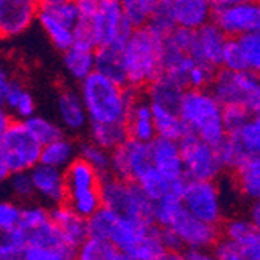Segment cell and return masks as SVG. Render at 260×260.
<instances>
[{
    "instance_id": "1",
    "label": "cell",
    "mask_w": 260,
    "mask_h": 260,
    "mask_svg": "<svg viewBox=\"0 0 260 260\" xmlns=\"http://www.w3.org/2000/svg\"><path fill=\"white\" fill-rule=\"evenodd\" d=\"M78 93L89 123H125L128 111L140 92L93 72L78 84Z\"/></svg>"
},
{
    "instance_id": "2",
    "label": "cell",
    "mask_w": 260,
    "mask_h": 260,
    "mask_svg": "<svg viewBox=\"0 0 260 260\" xmlns=\"http://www.w3.org/2000/svg\"><path fill=\"white\" fill-rule=\"evenodd\" d=\"M164 39L150 27L133 30L123 45L126 86L140 92L162 74Z\"/></svg>"
},
{
    "instance_id": "3",
    "label": "cell",
    "mask_w": 260,
    "mask_h": 260,
    "mask_svg": "<svg viewBox=\"0 0 260 260\" xmlns=\"http://www.w3.org/2000/svg\"><path fill=\"white\" fill-rule=\"evenodd\" d=\"M221 109V105L214 99L209 89H185L178 114L188 134H193L206 144L217 147L226 137Z\"/></svg>"
},
{
    "instance_id": "4",
    "label": "cell",
    "mask_w": 260,
    "mask_h": 260,
    "mask_svg": "<svg viewBox=\"0 0 260 260\" xmlns=\"http://www.w3.org/2000/svg\"><path fill=\"white\" fill-rule=\"evenodd\" d=\"M80 17L86 19L95 49L123 47L133 28L123 17L119 0H77Z\"/></svg>"
},
{
    "instance_id": "5",
    "label": "cell",
    "mask_w": 260,
    "mask_h": 260,
    "mask_svg": "<svg viewBox=\"0 0 260 260\" xmlns=\"http://www.w3.org/2000/svg\"><path fill=\"white\" fill-rule=\"evenodd\" d=\"M100 195L102 206L115 215L140 224H154V203L134 182L106 176L100 184Z\"/></svg>"
},
{
    "instance_id": "6",
    "label": "cell",
    "mask_w": 260,
    "mask_h": 260,
    "mask_svg": "<svg viewBox=\"0 0 260 260\" xmlns=\"http://www.w3.org/2000/svg\"><path fill=\"white\" fill-rule=\"evenodd\" d=\"M209 92L223 106H242L251 117L260 115V77L249 72H229L220 69L209 86Z\"/></svg>"
},
{
    "instance_id": "7",
    "label": "cell",
    "mask_w": 260,
    "mask_h": 260,
    "mask_svg": "<svg viewBox=\"0 0 260 260\" xmlns=\"http://www.w3.org/2000/svg\"><path fill=\"white\" fill-rule=\"evenodd\" d=\"M212 20L228 39L260 31V2L215 0L210 2Z\"/></svg>"
},
{
    "instance_id": "8",
    "label": "cell",
    "mask_w": 260,
    "mask_h": 260,
    "mask_svg": "<svg viewBox=\"0 0 260 260\" xmlns=\"http://www.w3.org/2000/svg\"><path fill=\"white\" fill-rule=\"evenodd\" d=\"M42 147L23 125L13 120L0 137V157L10 173L31 172L41 162Z\"/></svg>"
},
{
    "instance_id": "9",
    "label": "cell",
    "mask_w": 260,
    "mask_h": 260,
    "mask_svg": "<svg viewBox=\"0 0 260 260\" xmlns=\"http://www.w3.org/2000/svg\"><path fill=\"white\" fill-rule=\"evenodd\" d=\"M181 160L184 178L187 181H217L224 172L217 156L215 147H212L193 134H185L179 140Z\"/></svg>"
},
{
    "instance_id": "10",
    "label": "cell",
    "mask_w": 260,
    "mask_h": 260,
    "mask_svg": "<svg viewBox=\"0 0 260 260\" xmlns=\"http://www.w3.org/2000/svg\"><path fill=\"white\" fill-rule=\"evenodd\" d=\"M184 209L210 226H220L224 217L221 190L214 181H185L181 195Z\"/></svg>"
},
{
    "instance_id": "11",
    "label": "cell",
    "mask_w": 260,
    "mask_h": 260,
    "mask_svg": "<svg viewBox=\"0 0 260 260\" xmlns=\"http://www.w3.org/2000/svg\"><path fill=\"white\" fill-rule=\"evenodd\" d=\"M148 167H151L148 144L128 139L120 147L111 151L109 176L136 182V179Z\"/></svg>"
},
{
    "instance_id": "12",
    "label": "cell",
    "mask_w": 260,
    "mask_h": 260,
    "mask_svg": "<svg viewBox=\"0 0 260 260\" xmlns=\"http://www.w3.org/2000/svg\"><path fill=\"white\" fill-rule=\"evenodd\" d=\"M182 243L184 249H212L220 239V228L210 226L192 217L182 207L169 228Z\"/></svg>"
},
{
    "instance_id": "13",
    "label": "cell",
    "mask_w": 260,
    "mask_h": 260,
    "mask_svg": "<svg viewBox=\"0 0 260 260\" xmlns=\"http://www.w3.org/2000/svg\"><path fill=\"white\" fill-rule=\"evenodd\" d=\"M38 17L36 0H0V39L25 35Z\"/></svg>"
},
{
    "instance_id": "14",
    "label": "cell",
    "mask_w": 260,
    "mask_h": 260,
    "mask_svg": "<svg viewBox=\"0 0 260 260\" xmlns=\"http://www.w3.org/2000/svg\"><path fill=\"white\" fill-rule=\"evenodd\" d=\"M35 200L47 207H55L66 203L67 198V184L64 172L47 167V165H36L30 172Z\"/></svg>"
},
{
    "instance_id": "15",
    "label": "cell",
    "mask_w": 260,
    "mask_h": 260,
    "mask_svg": "<svg viewBox=\"0 0 260 260\" xmlns=\"http://www.w3.org/2000/svg\"><path fill=\"white\" fill-rule=\"evenodd\" d=\"M56 115L58 123L64 133L78 134L87 129L89 119L84 109L83 100L78 93V89L64 87L56 95Z\"/></svg>"
},
{
    "instance_id": "16",
    "label": "cell",
    "mask_w": 260,
    "mask_h": 260,
    "mask_svg": "<svg viewBox=\"0 0 260 260\" xmlns=\"http://www.w3.org/2000/svg\"><path fill=\"white\" fill-rule=\"evenodd\" d=\"M226 41L228 38L224 36V33L214 22H209L195 31V41L190 56L195 62L209 66L217 70V67H220L221 64V55Z\"/></svg>"
},
{
    "instance_id": "17",
    "label": "cell",
    "mask_w": 260,
    "mask_h": 260,
    "mask_svg": "<svg viewBox=\"0 0 260 260\" xmlns=\"http://www.w3.org/2000/svg\"><path fill=\"white\" fill-rule=\"evenodd\" d=\"M150 145L151 167L170 181L185 179L181 160L179 142L156 137Z\"/></svg>"
},
{
    "instance_id": "18",
    "label": "cell",
    "mask_w": 260,
    "mask_h": 260,
    "mask_svg": "<svg viewBox=\"0 0 260 260\" xmlns=\"http://www.w3.org/2000/svg\"><path fill=\"white\" fill-rule=\"evenodd\" d=\"M126 133L128 139L142 142V144H151L156 139L154 122H153V109L144 95L136 97L133 102L128 115H126Z\"/></svg>"
},
{
    "instance_id": "19",
    "label": "cell",
    "mask_w": 260,
    "mask_h": 260,
    "mask_svg": "<svg viewBox=\"0 0 260 260\" xmlns=\"http://www.w3.org/2000/svg\"><path fill=\"white\" fill-rule=\"evenodd\" d=\"M170 5L176 28L197 31L212 20L210 2L207 0H170Z\"/></svg>"
},
{
    "instance_id": "20",
    "label": "cell",
    "mask_w": 260,
    "mask_h": 260,
    "mask_svg": "<svg viewBox=\"0 0 260 260\" xmlns=\"http://www.w3.org/2000/svg\"><path fill=\"white\" fill-rule=\"evenodd\" d=\"M50 221L74 249H77L89 237L87 220L77 215L72 209L67 207L66 203L50 207Z\"/></svg>"
},
{
    "instance_id": "21",
    "label": "cell",
    "mask_w": 260,
    "mask_h": 260,
    "mask_svg": "<svg viewBox=\"0 0 260 260\" xmlns=\"http://www.w3.org/2000/svg\"><path fill=\"white\" fill-rule=\"evenodd\" d=\"M187 179H178V181H170L167 178H164L159 172H156L153 167H148L144 173H142L136 179V185L145 193V197L157 203L167 197H176L181 200L184 185Z\"/></svg>"
},
{
    "instance_id": "22",
    "label": "cell",
    "mask_w": 260,
    "mask_h": 260,
    "mask_svg": "<svg viewBox=\"0 0 260 260\" xmlns=\"http://www.w3.org/2000/svg\"><path fill=\"white\" fill-rule=\"evenodd\" d=\"M2 105L11 119L17 122H25L36 114V100L31 90L17 77H14Z\"/></svg>"
},
{
    "instance_id": "23",
    "label": "cell",
    "mask_w": 260,
    "mask_h": 260,
    "mask_svg": "<svg viewBox=\"0 0 260 260\" xmlns=\"http://www.w3.org/2000/svg\"><path fill=\"white\" fill-rule=\"evenodd\" d=\"M62 69L70 80L80 84L95 72V50L74 44L62 53Z\"/></svg>"
},
{
    "instance_id": "24",
    "label": "cell",
    "mask_w": 260,
    "mask_h": 260,
    "mask_svg": "<svg viewBox=\"0 0 260 260\" xmlns=\"http://www.w3.org/2000/svg\"><path fill=\"white\" fill-rule=\"evenodd\" d=\"M232 172L240 195L251 203L260 201V157L246 156Z\"/></svg>"
},
{
    "instance_id": "25",
    "label": "cell",
    "mask_w": 260,
    "mask_h": 260,
    "mask_svg": "<svg viewBox=\"0 0 260 260\" xmlns=\"http://www.w3.org/2000/svg\"><path fill=\"white\" fill-rule=\"evenodd\" d=\"M184 90L185 89L181 87L178 83L160 74L150 86H147L144 97L151 106L178 111Z\"/></svg>"
},
{
    "instance_id": "26",
    "label": "cell",
    "mask_w": 260,
    "mask_h": 260,
    "mask_svg": "<svg viewBox=\"0 0 260 260\" xmlns=\"http://www.w3.org/2000/svg\"><path fill=\"white\" fill-rule=\"evenodd\" d=\"M36 23L41 27L45 38L49 39V42L55 47L58 52L64 53L66 50H69L70 47L75 44L74 27H70V25H67V23L55 19L49 13L39 10V7H38Z\"/></svg>"
},
{
    "instance_id": "27",
    "label": "cell",
    "mask_w": 260,
    "mask_h": 260,
    "mask_svg": "<svg viewBox=\"0 0 260 260\" xmlns=\"http://www.w3.org/2000/svg\"><path fill=\"white\" fill-rule=\"evenodd\" d=\"M77 148H78V144H75L69 136H62L61 139L53 140L50 144L42 147L39 164L64 172L69 165L78 157Z\"/></svg>"
},
{
    "instance_id": "28",
    "label": "cell",
    "mask_w": 260,
    "mask_h": 260,
    "mask_svg": "<svg viewBox=\"0 0 260 260\" xmlns=\"http://www.w3.org/2000/svg\"><path fill=\"white\" fill-rule=\"evenodd\" d=\"M95 72L115 83L126 86L123 47L108 45L95 49Z\"/></svg>"
},
{
    "instance_id": "29",
    "label": "cell",
    "mask_w": 260,
    "mask_h": 260,
    "mask_svg": "<svg viewBox=\"0 0 260 260\" xmlns=\"http://www.w3.org/2000/svg\"><path fill=\"white\" fill-rule=\"evenodd\" d=\"M86 133L87 140L109 153L128 140L125 123H89Z\"/></svg>"
},
{
    "instance_id": "30",
    "label": "cell",
    "mask_w": 260,
    "mask_h": 260,
    "mask_svg": "<svg viewBox=\"0 0 260 260\" xmlns=\"http://www.w3.org/2000/svg\"><path fill=\"white\" fill-rule=\"evenodd\" d=\"M64 178L67 184V192L86 190V188H99L103 179L89 164H86L80 157H77L64 170Z\"/></svg>"
},
{
    "instance_id": "31",
    "label": "cell",
    "mask_w": 260,
    "mask_h": 260,
    "mask_svg": "<svg viewBox=\"0 0 260 260\" xmlns=\"http://www.w3.org/2000/svg\"><path fill=\"white\" fill-rule=\"evenodd\" d=\"M151 109H153L156 137L179 142L187 134V129L179 119L178 111H170V109L157 108V106H151Z\"/></svg>"
},
{
    "instance_id": "32",
    "label": "cell",
    "mask_w": 260,
    "mask_h": 260,
    "mask_svg": "<svg viewBox=\"0 0 260 260\" xmlns=\"http://www.w3.org/2000/svg\"><path fill=\"white\" fill-rule=\"evenodd\" d=\"M74 260H128L125 254L111 242L89 237L77 248Z\"/></svg>"
},
{
    "instance_id": "33",
    "label": "cell",
    "mask_w": 260,
    "mask_h": 260,
    "mask_svg": "<svg viewBox=\"0 0 260 260\" xmlns=\"http://www.w3.org/2000/svg\"><path fill=\"white\" fill-rule=\"evenodd\" d=\"M165 254H167V249L160 242L159 228L153 224L125 257L128 260H162Z\"/></svg>"
},
{
    "instance_id": "34",
    "label": "cell",
    "mask_w": 260,
    "mask_h": 260,
    "mask_svg": "<svg viewBox=\"0 0 260 260\" xmlns=\"http://www.w3.org/2000/svg\"><path fill=\"white\" fill-rule=\"evenodd\" d=\"M66 204H67V207L72 209L77 215H80L84 220H89L103 207L100 187L99 188H86V190L67 192Z\"/></svg>"
},
{
    "instance_id": "35",
    "label": "cell",
    "mask_w": 260,
    "mask_h": 260,
    "mask_svg": "<svg viewBox=\"0 0 260 260\" xmlns=\"http://www.w3.org/2000/svg\"><path fill=\"white\" fill-rule=\"evenodd\" d=\"M23 125L27 126V129L31 133V136L39 142L41 147L66 136L64 129L59 126V123L56 120H52V119H49V117L41 115L38 112L23 122Z\"/></svg>"
},
{
    "instance_id": "36",
    "label": "cell",
    "mask_w": 260,
    "mask_h": 260,
    "mask_svg": "<svg viewBox=\"0 0 260 260\" xmlns=\"http://www.w3.org/2000/svg\"><path fill=\"white\" fill-rule=\"evenodd\" d=\"M157 0H122L120 7L125 20L133 30H139L148 25L153 16Z\"/></svg>"
},
{
    "instance_id": "37",
    "label": "cell",
    "mask_w": 260,
    "mask_h": 260,
    "mask_svg": "<svg viewBox=\"0 0 260 260\" xmlns=\"http://www.w3.org/2000/svg\"><path fill=\"white\" fill-rule=\"evenodd\" d=\"M223 234V239L234 242L239 245L242 249L248 246L252 240L258 237V232L252 228L249 220L246 217H232L226 221H223V228L220 231Z\"/></svg>"
},
{
    "instance_id": "38",
    "label": "cell",
    "mask_w": 260,
    "mask_h": 260,
    "mask_svg": "<svg viewBox=\"0 0 260 260\" xmlns=\"http://www.w3.org/2000/svg\"><path fill=\"white\" fill-rule=\"evenodd\" d=\"M4 193L10 197L11 201L17 203L19 206L28 204L35 200V190L30 172H20V173H11L10 178L5 182Z\"/></svg>"
},
{
    "instance_id": "39",
    "label": "cell",
    "mask_w": 260,
    "mask_h": 260,
    "mask_svg": "<svg viewBox=\"0 0 260 260\" xmlns=\"http://www.w3.org/2000/svg\"><path fill=\"white\" fill-rule=\"evenodd\" d=\"M78 157L95 170L102 178L109 176V165H111V153L100 148L90 140H81L78 144Z\"/></svg>"
},
{
    "instance_id": "40",
    "label": "cell",
    "mask_w": 260,
    "mask_h": 260,
    "mask_svg": "<svg viewBox=\"0 0 260 260\" xmlns=\"http://www.w3.org/2000/svg\"><path fill=\"white\" fill-rule=\"evenodd\" d=\"M49 221H50V207H47L38 201H31L28 204L20 206L19 228L25 234L39 229Z\"/></svg>"
},
{
    "instance_id": "41",
    "label": "cell",
    "mask_w": 260,
    "mask_h": 260,
    "mask_svg": "<svg viewBox=\"0 0 260 260\" xmlns=\"http://www.w3.org/2000/svg\"><path fill=\"white\" fill-rule=\"evenodd\" d=\"M38 7L74 28L80 19L77 0H42V2H38Z\"/></svg>"
},
{
    "instance_id": "42",
    "label": "cell",
    "mask_w": 260,
    "mask_h": 260,
    "mask_svg": "<svg viewBox=\"0 0 260 260\" xmlns=\"http://www.w3.org/2000/svg\"><path fill=\"white\" fill-rule=\"evenodd\" d=\"M27 246V234L20 228L0 232V260H22V251Z\"/></svg>"
},
{
    "instance_id": "43",
    "label": "cell",
    "mask_w": 260,
    "mask_h": 260,
    "mask_svg": "<svg viewBox=\"0 0 260 260\" xmlns=\"http://www.w3.org/2000/svg\"><path fill=\"white\" fill-rule=\"evenodd\" d=\"M215 151H217V156L223 165V169H229V170H234L237 165L248 156L243 148L240 147V144L237 142L235 137H231V136H226L220 144L215 147Z\"/></svg>"
},
{
    "instance_id": "44",
    "label": "cell",
    "mask_w": 260,
    "mask_h": 260,
    "mask_svg": "<svg viewBox=\"0 0 260 260\" xmlns=\"http://www.w3.org/2000/svg\"><path fill=\"white\" fill-rule=\"evenodd\" d=\"M27 245H39V246H50V248H72L64 240L61 232L52 224V221L27 234Z\"/></svg>"
},
{
    "instance_id": "45",
    "label": "cell",
    "mask_w": 260,
    "mask_h": 260,
    "mask_svg": "<svg viewBox=\"0 0 260 260\" xmlns=\"http://www.w3.org/2000/svg\"><path fill=\"white\" fill-rule=\"evenodd\" d=\"M237 41L245 56L246 72L260 77V31L245 35Z\"/></svg>"
},
{
    "instance_id": "46",
    "label": "cell",
    "mask_w": 260,
    "mask_h": 260,
    "mask_svg": "<svg viewBox=\"0 0 260 260\" xmlns=\"http://www.w3.org/2000/svg\"><path fill=\"white\" fill-rule=\"evenodd\" d=\"M231 137L237 139L240 147L248 156L260 157V115L251 117L245 128L237 136H231Z\"/></svg>"
},
{
    "instance_id": "47",
    "label": "cell",
    "mask_w": 260,
    "mask_h": 260,
    "mask_svg": "<svg viewBox=\"0 0 260 260\" xmlns=\"http://www.w3.org/2000/svg\"><path fill=\"white\" fill-rule=\"evenodd\" d=\"M72 248H50L39 245H27L22 251V260H74Z\"/></svg>"
},
{
    "instance_id": "48",
    "label": "cell",
    "mask_w": 260,
    "mask_h": 260,
    "mask_svg": "<svg viewBox=\"0 0 260 260\" xmlns=\"http://www.w3.org/2000/svg\"><path fill=\"white\" fill-rule=\"evenodd\" d=\"M147 27H150L153 31H156L162 38H165L170 31H173L176 28L175 22H173V16H172L170 0H157L156 8L153 11V16H151Z\"/></svg>"
},
{
    "instance_id": "49",
    "label": "cell",
    "mask_w": 260,
    "mask_h": 260,
    "mask_svg": "<svg viewBox=\"0 0 260 260\" xmlns=\"http://www.w3.org/2000/svg\"><path fill=\"white\" fill-rule=\"evenodd\" d=\"M249 119L251 114L242 106L231 105V106H223L221 109V120L226 136H237L249 122Z\"/></svg>"
},
{
    "instance_id": "50",
    "label": "cell",
    "mask_w": 260,
    "mask_h": 260,
    "mask_svg": "<svg viewBox=\"0 0 260 260\" xmlns=\"http://www.w3.org/2000/svg\"><path fill=\"white\" fill-rule=\"evenodd\" d=\"M221 69L229 72H246L245 56L237 39H228L221 55Z\"/></svg>"
},
{
    "instance_id": "51",
    "label": "cell",
    "mask_w": 260,
    "mask_h": 260,
    "mask_svg": "<svg viewBox=\"0 0 260 260\" xmlns=\"http://www.w3.org/2000/svg\"><path fill=\"white\" fill-rule=\"evenodd\" d=\"M193 41H195V31H188L184 28H175L170 31L164 39V45L169 49L182 52L185 55H192L193 49Z\"/></svg>"
},
{
    "instance_id": "52",
    "label": "cell",
    "mask_w": 260,
    "mask_h": 260,
    "mask_svg": "<svg viewBox=\"0 0 260 260\" xmlns=\"http://www.w3.org/2000/svg\"><path fill=\"white\" fill-rule=\"evenodd\" d=\"M215 72H217L215 69L195 62L193 67L190 69V72L187 75V89H193V90L209 89L212 80H214Z\"/></svg>"
},
{
    "instance_id": "53",
    "label": "cell",
    "mask_w": 260,
    "mask_h": 260,
    "mask_svg": "<svg viewBox=\"0 0 260 260\" xmlns=\"http://www.w3.org/2000/svg\"><path fill=\"white\" fill-rule=\"evenodd\" d=\"M20 206L10 198H0V232L19 228Z\"/></svg>"
},
{
    "instance_id": "54",
    "label": "cell",
    "mask_w": 260,
    "mask_h": 260,
    "mask_svg": "<svg viewBox=\"0 0 260 260\" xmlns=\"http://www.w3.org/2000/svg\"><path fill=\"white\" fill-rule=\"evenodd\" d=\"M218 260H248L243 249L231 240L220 237L210 249Z\"/></svg>"
},
{
    "instance_id": "55",
    "label": "cell",
    "mask_w": 260,
    "mask_h": 260,
    "mask_svg": "<svg viewBox=\"0 0 260 260\" xmlns=\"http://www.w3.org/2000/svg\"><path fill=\"white\" fill-rule=\"evenodd\" d=\"M159 235H160V242H162L164 248L167 251H184L182 243L179 242V239L176 237L173 231L159 228Z\"/></svg>"
},
{
    "instance_id": "56",
    "label": "cell",
    "mask_w": 260,
    "mask_h": 260,
    "mask_svg": "<svg viewBox=\"0 0 260 260\" xmlns=\"http://www.w3.org/2000/svg\"><path fill=\"white\" fill-rule=\"evenodd\" d=\"M13 80H14V75L11 74V70L4 62H0V103L4 102Z\"/></svg>"
},
{
    "instance_id": "57",
    "label": "cell",
    "mask_w": 260,
    "mask_h": 260,
    "mask_svg": "<svg viewBox=\"0 0 260 260\" xmlns=\"http://www.w3.org/2000/svg\"><path fill=\"white\" fill-rule=\"evenodd\" d=\"M184 260H218L210 249H184Z\"/></svg>"
},
{
    "instance_id": "58",
    "label": "cell",
    "mask_w": 260,
    "mask_h": 260,
    "mask_svg": "<svg viewBox=\"0 0 260 260\" xmlns=\"http://www.w3.org/2000/svg\"><path fill=\"white\" fill-rule=\"evenodd\" d=\"M252 228L260 234V201H254L248 207V217Z\"/></svg>"
},
{
    "instance_id": "59",
    "label": "cell",
    "mask_w": 260,
    "mask_h": 260,
    "mask_svg": "<svg viewBox=\"0 0 260 260\" xmlns=\"http://www.w3.org/2000/svg\"><path fill=\"white\" fill-rule=\"evenodd\" d=\"M243 252L248 260H260V235L243 248Z\"/></svg>"
},
{
    "instance_id": "60",
    "label": "cell",
    "mask_w": 260,
    "mask_h": 260,
    "mask_svg": "<svg viewBox=\"0 0 260 260\" xmlns=\"http://www.w3.org/2000/svg\"><path fill=\"white\" fill-rule=\"evenodd\" d=\"M13 122V119L10 117V114L7 112V109L4 108V105L0 103V137L7 131V128L10 126V123Z\"/></svg>"
},
{
    "instance_id": "61",
    "label": "cell",
    "mask_w": 260,
    "mask_h": 260,
    "mask_svg": "<svg viewBox=\"0 0 260 260\" xmlns=\"http://www.w3.org/2000/svg\"><path fill=\"white\" fill-rule=\"evenodd\" d=\"M10 170L8 167L5 165V162L2 160V157H0V193H4V187H5V182L7 179L10 178Z\"/></svg>"
},
{
    "instance_id": "62",
    "label": "cell",
    "mask_w": 260,
    "mask_h": 260,
    "mask_svg": "<svg viewBox=\"0 0 260 260\" xmlns=\"http://www.w3.org/2000/svg\"><path fill=\"white\" fill-rule=\"evenodd\" d=\"M162 260H184V251H167Z\"/></svg>"
}]
</instances>
